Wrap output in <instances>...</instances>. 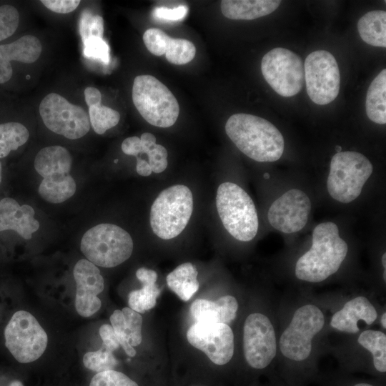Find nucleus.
<instances>
[{
	"mask_svg": "<svg viewBox=\"0 0 386 386\" xmlns=\"http://www.w3.org/2000/svg\"><path fill=\"white\" fill-rule=\"evenodd\" d=\"M41 2L49 10L58 14H68L79 5V0H42Z\"/></svg>",
	"mask_w": 386,
	"mask_h": 386,
	"instance_id": "40",
	"label": "nucleus"
},
{
	"mask_svg": "<svg viewBox=\"0 0 386 386\" xmlns=\"http://www.w3.org/2000/svg\"><path fill=\"white\" fill-rule=\"evenodd\" d=\"M361 39L367 44L386 47V12L374 10L363 15L357 23Z\"/></svg>",
	"mask_w": 386,
	"mask_h": 386,
	"instance_id": "26",
	"label": "nucleus"
},
{
	"mask_svg": "<svg viewBox=\"0 0 386 386\" xmlns=\"http://www.w3.org/2000/svg\"><path fill=\"white\" fill-rule=\"evenodd\" d=\"M136 276L141 282L142 287L129 294L128 305L133 310L144 313L157 304V299L160 293V290L156 284L157 274L154 270L141 267L137 270Z\"/></svg>",
	"mask_w": 386,
	"mask_h": 386,
	"instance_id": "24",
	"label": "nucleus"
},
{
	"mask_svg": "<svg viewBox=\"0 0 386 386\" xmlns=\"http://www.w3.org/2000/svg\"><path fill=\"white\" fill-rule=\"evenodd\" d=\"M195 54V46L190 41L170 37L164 54L169 63L182 65L191 61L194 58Z\"/></svg>",
	"mask_w": 386,
	"mask_h": 386,
	"instance_id": "31",
	"label": "nucleus"
},
{
	"mask_svg": "<svg viewBox=\"0 0 386 386\" xmlns=\"http://www.w3.org/2000/svg\"><path fill=\"white\" fill-rule=\"evenodd\" d=\"M192 211L193 197L188 187L177 184L165 189L151 207L152 232L162 239L176 237L187 225Z\"/></svg>",
	"mask_w": 386,
	"mask_h": 386,
	"instance_id": "5",
	"label": "nucleus"
},
{
	"mask_svg": "<svg viewBox=\"0 0 386 386\" xmlns=\"http://www.w3.org/2000/svg\"><path fill=\"white\" fill-rule=\"evenodd\" d=\"M261 69L266 81L280 96H295L303 86L302 60L287 49L278 47L267 52L262 59Z\"/></svg>",
	"mask_w": 386,
	"mask_h": 386,
	"instance_id": "11",
	"label": "nucleus"
},
{
	"mask_svg": "<svg viewBox=\"0 0 386 386\" xmlns=\"http://www.w3.org/2000/svg\"><path fill=\"white\" fill-rule=\"evenodd\" d=\"M132 101L142 117L153 126L172 127L179 117V106L177 99L153 76L139 75L134 78Z\"/></svg>",
	"mask_w": 386,
	"mask_h": 386,
	"instance_id": "6",
	"label": "nucleus"
},
{
	"mask_svg": "<svg viewBox=\"0 0 386 386\" xmlns=\"http://www.w3.org/2000/svg\"><path fill=\"white\" fill-rule=\"evenodd\" d=\"M19 14L17 9L9 4L0 6V41L11 36L17 29Z\"/></svg>",
	"mask_w": 386,
	"mask_h": 386,
	"instance_id": "35",
	"label": "nucleus"
},
{
	"mask_svg": "<svg viewBox=\"0 0 386 386\" xmlns=\"http://www.w3.org/2000/svg\"><path fill=\"white\" fill-rule=\"evenodd\" d=\"M197 275L195 265L185 262L169 273L166 279L169 288L182 300L187 302L199 289Z\"/></svg>",
	"mask_w": 386,
	"mask_h": 386,
	"instance_id": "25",
	"label": "nucleus"
},
{
	"mask_svg": "<svg viewBox=\"0 0 386 386\" xmlns=\"http://www.w3.org/2000/svg\"><path fill=\"white\" fill-rule=\"evenodd\" d=\"M335 150H336L337 153L340 152H342V147L340 146H336L335 147Z\"/></svg>",
	"mask_w": 386,
	"mask_h": 386,
	"instance_id": "50",
	"label": "nucleus"
},
{
	"mask_svg": "<svg viewBox=\"0 0 386 386\" xmlns=\"http://www.w3.org/2000/svg\"><path fill=\"white\" fill-rule=\"evenodd\" d=\"M89 386H139L125 374L116 370L97 372L91 379Z\"/></svg>",
	"mask_w": 386,
	"mask_h": 386,
	"instance_id": "34",
	"label": "nucleus"
},
{
	"mask_svg": "<svg viewBox=\"0 0 386 386\" xmlns=\"http://www.w3.org/2000/svg\"><path fill=\"white\" fill-rule=\"evenodd\" d=\"M187 12L188 7L186 5H179L172 9L157 7L152 11V16L160 21H179L186 16Z\"/></svg>",
	"mask_w": 386,
	"mask_h": 386,
	"instance_id": "39",
	"label": "nucleus"
},
{
	"mask_svg": "<svg viewBox=\"0 0 386 386\" xmlns=\"http://www.w3.org/2000/svg\"><path fill=\"white\" fill-rule=\"evenodd\" d=\"M280 3L279 0H223L221 11L230 19L252 20L272 13Z\"/></svg>",
	"mask_w": 386,
	"mask_h": 386,
	"instance_id": "23",
	"label": "nucleus"
},
{
	"mask_svg": "<svg viewBox=\"0 0 386 386\" xmlns=\"http://www.w3.org/2000/svg\"><path fill=\"white\" fill-rule=\"evenodd\" d=\"M83 363L87 369L101 372L114 370L117 361L113 352L102 345L99 350L86 352L83 357Z\"/></svg>",
	"mask_w": 386,
	"mask_h": 386,
	"instance_id": "32",
	"label": "nucleus"
},
{
	"mask_svg": "<svg viewBox=\"0 0 386 386\" xmlns=\"http://www.w3.org/2000/svg\"><path fill=\"white\" fill-rule=\"evenodd\" d=\"M133 240L122 227L112 224H99L83 235L81 251L96 266L114 267L127 259L133 251Z\"/></svg>",
	"mask_w": 386,
	"mask_h": 386,
	"instance_id": "7",
	"label": "nucleus"
},
{
	"mask_svg": "<svg viewBox=\"0 0 386 386\" xmlns=\"http://www.w3.org/2000/svg\"><path fill=\"white\" fill-rule=\"evenodd\" d=\"M305 81L310 99L325 105L336 99L340 91V75L334 56L326 50H317L305 59Z\"/></svg>",
	"mask_w": 386,
	"mask_h": 386,
	"instance_id": "13",
	"label": "nucleus"
},
{
	"mask_svg": "<svg viewBox=\"0 0 386 386\" xmlns=\"http://www.w3.org/2000/svg\"><path fill=\"white\" fill-rule=\"evenodd\" d=\"M89 118L94 131L102 134L119 123L120 114L117 111L101 104L89 107Z\"/></svg>",
	"mask_w": 386,
	"mask_h": 386,
	"instance_id": "30",
	"label": "nucleus"
},
{
	"mask_svg": "<svg viewBox=\"0 0 386 386\" xmlns=\"http://www.w3.org/2000/svg\"><path fill=\"white\" fill-rule=\"evenodd\" d=\"M114 162H115V163L118 162V159H115V160H114Z\"/></svg>",
	"mask_w": 386,
	"mask_h": 386,
	"instance_id": "53",
	"label": "nucleus"
},
{
	"mask_svg": "<svg viewBox=\"0 0 386 386\" xmlns=\"http://www.w3.org/2000/svg\"><path fill=\"white\" fill-rule=\"evenodd\" d=\"M84 98L88 107L101 104L102 94L95 87H86L84 89Z\"/></svg>",
	"mask_w": 386,
	"mask_h": 386,
	"instance_id": "43",
	"label": "nucleus"
},
{
	"mask_svg": "<svg viewBox=\"0 0 386 386\" xmlns=\"http://www.w3.org/2000/svg\"><path fill=\"white\" fill-rule=\"evenodd\" d=\"M243 350L247 364L256 370L268 367L277 352L275 332L269 319L262 313H252L244 321Z\"/></svg>",
	"mask_w": 386,
	"mask_h": 386,
	"instance_id": "14",
	"label": "nucleus"
},
{
	"mask_svg": "<svg viewBox=\"0 0 386 386\" xmlns=\"http://www.w3.org/2000/svg\"><path fill=\"white\" fill-rule=\"evenodd\" d=\"M42 46L33 35H26L6 44L0 45V84L8 81L13 74L11 61L31 64L40 56Z\"/></svg>",
	"mask_w": 386,
	"mask_h": 386,
	"instance_id": "18",
	"label": "nucleus"
},
{
	"mask_svg": "<svg viewBox=\"0 0 386 386\" xmlns=\"http://www.w3.org/2000/svg\"><path fill=\"white\" fill-rule=\"evenodd\" d=\"M373 171L370 161L357 152H340L331 159L327 188L334 199L349 203L360 194Z\"/></svg>",
	"mask_w": 386,
	"mask_h": 386,
	"instance_id": "8",
	"label": "nucleus"
},
{
	"mask_svg": "<svg viewBox=\"0 0 386 386\" xmlns=\"http://www.w3.org/2000/svg\"><path fill=\"white\" fill-rule=\"evenodd\" d=\"M76 282L75 308L79 315L89 317L101 307V300L97 297L104 287V278L99 268L90 261L79 260L73 270Z\"/></svg>",
	"mask_w": 386,
	"mask_h": 386,
	"instance_id": "17",
	"label": "nucleus"
},
{
	"mask_svg": "<svg viewBox=\"0 0 386 386\" xmlns=\"http://www.w3.org/2000/svg\"><path fill=\"white\" fill-rule=\"evenodd\" d=\"M324 325V315L317 306L305 305L298 308L280 337L282 355L295 362L307 359L312 351V339Z\"/></svg>",
	"mask_w": 386,
	"mask_h": 386,
	"instance_id": "10",
	"label": "nucleus"
},
{
	"mask_svg": "<svg viewBox=\"0 0 386 386\" xmlns=\"http://www.w3.org/2000/svg\"><path fill=\"white\" fill-rule=\"evenodd\" d=\"M358 342L372 355V363L375 370L380 373L386 372V335L381 331L365 330L360 333Z\"/></svg>",
	"mask_w": 386,
	"mask_h": 386,
	"instance_id": "28",
	"label": "nucleus"
},
{
	"mask_svg": "<svg viewBox=\"0 0 386 386\" xmlns=\"http://www.w3.org/2000/svg\"><path fill=\"white\" fill-rule=\"evenodd\" d=\"M39 109L45 126L67 139H79L90 129L89 114L85 109L70 103L59 94L50 93L45 96Z\"/></svg>",
	"mask_w": 386,
	"mask_h": 386,
	"instance_id": "12",
	"label": "nucleus"
},
{
	"mask_svg": "<svg viewBox=\"0 0 386 386\" xmlns=\"http://www.w3.org/2000/svg\"><path fill=\"white\" fill-rule=\"evenodd\" d=\"M137 172L144 177L149 176L152 171L147 161L137 157V165H136Z\"/></svg>",
	"mask_w": 386,
	"mask_h": 386,
	"instance_id": "45",
	"label": "nucleus"
},
{
	"mask_svg": "<svg viewBox=\"0 0 386 386\" xmlns=\"http://www.w3.org/2000/svg\"><path fill=\"white\" fill-rule=\"evenodd\" d=\"M216 206L223 226L234 238L248 242L256 236L259 226L256 207L242 187L232 182L221 184Z\"/></svg>",
	"mask_w": 386,
	"mask_h": 386,
	"instance_id": "4",
	"label": "nucleus"
},
{
	"mask_svg": "<svg viewBox=\"0 0 386 386\" xmlns=\"http://www.w3.org/2000/svg\"><path fill=\"white\" fill-rule=\"evenodd\" d=\"M311 210L308 196L297 189H290L277 199L268 211L269 224L278 231L294 233L307 224Z\"/></svg>",
	"mask_w": 386,
	"mask_h": 386,
	"instance_id": "16",
	"label": "nucleus"
},
{
	"mask_svg": "<svg viewBox=\"0 0 386 386\" xmlns=\"http://www.w3.org/2000/svg\"><path fill=\"white\" fill-rule=\"evenodd\" d=\"M169 39V36L157 28L149 29L143 34V41L147 49L155 56L165 54Z\"/></svg>",
	"mask_w": 386,
	"mask_h": 386,
	"instance_id": "36",
	"label": "nucleus"
},
{
	"mask_svg": "<svg viewBox=\"0 0 386 386\" xmlns=\"http://www.w3.org/2000/svg\"><path fill=\"white\" fill-rule=\"evenodd\" d=\"M99 335L102 340V345L114 352L119 347L117 335L112 325L104 324L99 328Z\"/></svg>",
	"mask_w": 386,
	"mask_h": 386,
	"instance_id": "41",
	"label": "nucleus"
},
{
	"mask_svg": "<svg viewBox=\"0 0 386 386\" xmlns=\"http://www.w3.org/2000/svg\"><path fill=\"white\" fill-rule=\"evenodd\" d=\"M9 386H24V385L19 380H14L9 384Z\"/></svg>",
	"mask_w": 386,
	"mask_h": 386,
	"instance_id": "49",
	"label": "nucleus"
},
{
	"mask_svg": "<svg viewBox=\"0 0 386 386\" xmlns=\"http://www.w3.org/2000/svg\"><path fill=\"white\" fill-rule=\"evenodd\" d=\"M72 158L61 146H49L36 155L34 168L43 178L39 194L46 202L61 203L71 197L76 189V182L70 174Z\"/></svg>",
	"mask_w": 386,
	"mask_h": 386,
	"instance_id": "3",
	"label": "nucleus"
},
{
	"mask_svg": "<svg viewBox=\"0 0 386 386\" xmlns=\"http://www.w3.org/2000/svg\"><path fill=\"white\" fill-rule=\"evenodd\" d=\"M140 140L142 143L141 154H147L149 150L156 144L155 136L149 132L143 133L141 135Z\"/></svg>",
	"mask_w": 386,
	"mask_h": 386,
	"instance_id": "44",
	"label": "nucleus"
},
{
	"mask_svg": "<svg viewBox=\"0 0 386 386\" xmlns=\"http://www.w3.org/2000/svg\"><path fill=\"white\" fill-rule=\"evenodd\" d=\"M4 338L6 348L21 363L39 359L48 344L44 330L31 313L24 310L12 315L5 327Z\"/></svg>",
	"mask_w": 386,
	"mask_h": 386,
	"instance_id": "9",
	"label": "nucleus"
},
{
	"mask_svg": "<svg viewBox=\"0 0 386 386\" xmlns=\"http://www.w3.org/2000/svg\"><path fill=\"white\" fill-rule=\"evenodd\" d=\"M225 132L242 153L257 162H274L283 154V136L274 125L262 117L234 114L227 119Z\"/></svg>",
	"mask_w": 386,
	"mask_h": 386,
	"instance_id": "1",
	"label": "nucleus"
},
{
	"mask_svg": "<svg viewBox=\"0 0 386 386\" xmlns=\"http://www.w3.org/2000/svg\"><path fill=\"white\" fill-rule=\"evenodd\" d=\"M381 324H382V326L385 329L386 328V313L385 312H384L382 315Z\"/></svg>",
	"mask_w": 386,
	"mask_h": 386,
	"instance_id": "48",
	"label": "nucleus"
},
{
	"mask_svg": "<svg viewBox=\"0 0 386 386\" xmlns=\"http://www.w3.org/2000/svg\"><path fill=\"white\" fill-rule=\"evenodd\" d=\"M382 266L384 267V279H385V275H386V272H385V269H386V254L384 253L382 257Z\"/></svg>",
	"mask_w": 386,
	"mask_h": 386,
	"instance_id": "47",
	"label": "nucleus"
},
{
	"mask_svg": "<svg viewBox=\"0 0 386 386\" xmlns=\"http://www.w3.org/2000/svg\"><path fill=\"white\" fill-rule=\"evenodd\" d=\"M84 54L88 57L101 59L104 63L109 60V49L107 44L101 38H90L83 41Z\"/></svg>",
	"mask_w": 386,
	"mask_h": 386,
	"instance_id": "37",
	"label": "nucleus"
},
{
	"mask_svg": "<svg viewBox=\"0 0 386 386\" xmlns=\"http://www.w3.org/2000/svg\"><path fill=\"white\" fill-rule=\"evenodd\" d=\"M264 177H265V178H269V174H268V173H265V174H264Z\"/></svg>",
	"mask_w": 386,
	"mask_h": 386,
	"instance_id": "52",
	"label": "nucleus"
},
{
	"mask_svg": "<svg viewBox=\"0 0 386 386\" xmlns=\"http://www.w3.org/2000/svg\"><path fill=\"white\" fill-rule=\"evenodd\" d=\"M122 152L127 154L138 157L142 152L140 138L136 136L126 138L122 144Z\"/></svg>",
	"mask_w": 386,
	"mask_h": 386,
	"instance_id": "42",
	"label": "nucleus"
},
{
	"mask_svg": "<svg viewBox=\"0 0 386 386\" xmlns=\"http://www.w3.org/2000/svg\"><path fill=\"white\" fill-rule=\"evenodd\" d=\"M347 251L337 225L332 222L321 223L313 230L311 248L296 263L295 275L306 282H322L339 269Z\"/></svg>",
	"mask_w": 386,
	"mask_h": 386,
	"instance_id": "2",
	"label": "nucleus"
},
{
	"mask_svg": "<svg viewBox=\"0 0 386 386\" xmlns=\"http://www.w3.org/2000/svg\"><path fill=\"white\" fill-rule=\"evenodd\" d=\"M29 137L28 129L19 122L0 124V158L6 157L11 151L25 144Z\"/></svg>",
	"mask_w": 386,
	"mask_h": 386,
	"instance_id": "29",
	"label": "nucleus"
},
{
	"mask_svg": "<svg viewBox=\"0 0 386 386\" xmlns=\"http://www.w3.org/2000/svg\"><path fill=\"white\" fill-rule=\"evenodd\" d=\"M34 214L31 206H20L13 198L5 197L0 200V232L14 230L24 239H30L39 228Z\"/></svg>",
	"mask_w": 386,
	"mask_h": 386,
	"instance_id": "19",
	"label": "nucleus"
},
{
	"mask_svg": "<svg viewBox=\"0 0 386 386\" xmlns=\"http://www.w3.org/2000/svg\"><path fill=\"white\" fill-rule=\"evenodd\" d=\"M352 386H375V385L366 382H355Z\"/></svg>",
	"mask_w": 386,
	"mask_h": 386,
	"instance_id": "46",
	"label": "nucleus"
},
{
	"mask_svg": "<svg viewBox=\"0 0 386 386\" xmlns=\"http://www.w3.org/2000/svg\"><path fill=\"white\" fill-rule=\"evenodd\" d=\"M386 70H382L371 82L367 92L365 107L368 118L375 123H386Z\"/></svg>",
	"mask_w": 386,
	"mask_h": 386,
	"instance_id": "27",
	"label": "nucleus"
},
{
	"mask_svg": "<svg viewBox=\"0 0 386 386\" xmlns=\"http://www.w3.org/2000/svg\"><path fill=\"white\" fill-rule=\"evenodd\" d=\"M147 155L148 163L153 172L161 173L166 169L168 165V152L164 147L156 144Z\"/></svg>",
	"mask_w": 386,
	"mask_h": 386,
	"instance_id": "38",
	"label": "nucleus"
},
{
	"mask_svg": "<svg viewBox=\"0 0 386 386\" xmlns=\"http://www.w3.org/2000/svg\"><path fill=\"white\" fill-rule=\"evenodd\" d=\"M377 316V310L372 303L365 297L358 296L347 302L333 315L330 325L341 332L357 333L360 331L358 321L362 320L370 325Z\"/></svg>",
	"mask_w": 386,
	"mask_h": 386,
	"instance_id": "20",
	"label": "nucleus"
},
{
	"mask_svg": "<svg viewBox=\"0 0 386 386\" xmlns=\"http://www.w3.org/2000/svg\"><path fill=\"white\" fill-rule=\"evenodd\" d=\"M110 322L119 343L126 354L134 357L136 350L134 347L138 346L142 340V317L140 313L130 307L116 310L110 316Z\"/></svg>",
	"mask_w": 386,
	"mask_h": 386,
	"instance_id": "21",
	"label": "nucleus"
},
{
	"mask_svg": "<svg viewBox=\"0 0 386 386\" xmlns=\"http://www.w3.org/2000/svg\"><path fill=\"white\" fill-rule=\"evenodd\" d=\"M1 164L0 162V183H1Z\"/></svg>",
	"mask_w": 386,
	"mask_h": 386,
	"instance_id": "51",
	"label": "nucleus"
},
{
	"mask_svg": "<svg viewBox=\"0 0 386 386\" xmlns=\"http://www.w3.org/2000/svg\"><path fill=\"white\" fill-rule=\"evenodd\" d=\"M80 33L83 41L90 38L102 39L104 33L102 17L93 15L89 11L84 10L80 21Z\"/></svg>",
	"mask_w": 386,
	"mask_h": 386,
	"instance_id": "33",
	"label": "nucleus"
},
{
	"mask_svg": "<svg viewBox=\"0 0 386 386\" xmlns=\"http://www.w3.org/2000/svg\"><path fill=\"white\" fill-rule=\"evenodd\" d=\"M190 345L217 365L228 363L234 354V334L229 325L195 322L187 332Z\"/></svg>",
	"mask_w": 386,
	"mask_h": 386,
	"instance_id": "15",
	"label": "nucleus"
},
{
	"mask_svg": "<svg viewBox=\"0 0 386 386\" xmlns=\"http://www.w3.org/2000/svg\"><path fill=\"white\" fill-rule=\"evenodd\" d=\"M238 302L232 295H225L213 302L197 299L190 306V313L195 322L223 323L229 325L236 317Z\"/></svg>",
	"mask_w": 386,
	"mask_h": 386,
	"instance_id": "22",
	"label": "nucleus"
}]
</instances>
